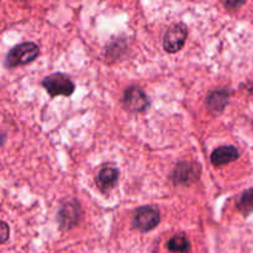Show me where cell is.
Returning <instances> with one entry per match:
<instances>
[{
  "instance_id": "cell-1",
  "label": "cell",
  "mask_w": 253,
  "mask_h": 253,
  "mask_svg": "<svg viewBox=\"0 0 253 253\" xmlns=\"http://www.w3.org/2000/svg\"><path fill=\"white\" fill-rule=\"evenodd\" d=\"M40 54V48L34 42H24L12 47L5 57V66L7 68H15L34 62Z\"/></svg>"
},
{
  "instance_id": "cell-2",
  "label": "cell",
  "mask_w": 253,
  "mask_h": 253,
  "mask_svg": "<svg viewBox=\"0 0 253 253\" xmlns=\"http://www.w3.org/2000/svg\"><path fill=\"white\" fill-rule=\"evenodd\" d=\"M42 85L51 96H69L73 94L76 88L73 81L63 73H53L47 76L42 82Z\"/></svg>"
},
{
  "instance_id": "cell-3",
  "label": "cell",
  "mask_w": 253,
  "mask_h": 253,
  "mask_svg": "<svg viewBox=\"0 0 253 253\" xmlns=\"http://www.w3.org/2000/svg\"><path fill=\"white\" fill-rule=\"evenodd\" d=\"M161 221L160 211L155 207H141L133 215L132 224L136 230L141 232H147L155 229Z\"/></svg>"
},
{
  "instance_id": "cell-4",
  "label": "cell",
  "mask_w": 253,
  "mask_h": 253,
  "mask_svg": "<svg viewBox=\"0 0 253 253\" xmlns=\"http://www.w3.org/2000/svg\"><path fill=\"white\" fill-rule=\"evenodd\" d=\"M187 27L182 24L172 25L163 36V48L168 53H175L183 48L187 40Z\"/></svg>"
},
{
  "instance_id": "cell-5",
  "label": "cell",
  "mask_w": 253,
  "mask_h": 253,
  "mask_svg": "<svg viewBox=\"0 0 253 253\" xmlns=\"http://www.w3.org/2000/svg\"><path fill=\"white\" fill-rule=\"evenodd\" d=\"M123 101L125 108L132 113H142L150 105V101H148L145 91L135 85L126 89Z\"/></svg>"
},
{
  "instance_id": "cell-6",
  "label": "cell",
  "mask_w": 253,
  "mask_h": 253,
  "mask_svg": "<svg viewBox=\"0 0 253 253\" xmlns=\"http://www.w3.org/2000/svg\"><path fill=\"white\" fill-rule=\"evenodd\" d=\"M57 216L62 229H71L81 219V205L76 200H69L59 208Z\"/></svg>"
},
{
  "instance_id": "cell-7",
  "label": "cell",
  "mask_w": 253,
  "mask_h": 253,
  "mask_svg": "<svg viewBox=\"0 0 253 253\" xmlns=\"http://www.w3.org/2000/svg\"><path fill=\"white\" fill-rule=\"evenodd\" d=\"M199 166L190 162H180L175 166V169L173 172V182L175 184H190L199 179Z\"/></svg>"
},
{
  "instance_id": "cell-8",
  "label": "cell",
  "mask_w": 253,
  "mask_h": 253,
  "mask_svg": "<svg viewBox=\"0 0 253 253\" xmlns=\"http://www.w3.org/2000/svg\"><path fill=\"white\" fill-rule=\"evenodd\" d=\"M240 157V152L235 146H221L211 153V163L215 167L231 163Z\"/></svg>"
},
{
  "instance_id": "cell-9",
  "label": "cell",
  "mask_w": 253,
  "mask_h": 253,
  "mask_svg": "<svg viewBox=\"0 0 253 253\" xmlns=\"http://www.w3.org/2000/svg\"><path fill=\"white\" fill-rule=\"evenodd\" d=\"M230 93L227 89L220 88L216 90L210 91L209 95L207 96V106L211 111H222L225 106L229 103Z\"/></svg>"
},
{
  "instance_id": "cell-10",
  "label": "cell",
  "mask_w": 253,
  "mask_h": 253,
  "mask_svg": "<svg viewBox=\"0 0 253 253\" xmlns=\"http://www.w3.org/2000/svg\"><path fill=\"white\" fill-rule=\"evenodd\" d=\"M119 178V170L115 167L106 166L100 169V172L96 175V184L101 190H109L115 187Z\"/></svg>"
},
{
  "instance_id": "cell-11",
  "label": "cell",
  "mask_w": 253,
  "mask_h": 253,
  "mask_svg": "<svg viewBox=\"0 0 253 253\" xmlns=\"http://www.w3.org/2000/svg\"><path fill=\"white\" fill-rule=\"evenodd\" d=\"M167 249L173 253H188L190 250V242L184 234H178L167 242Z\"/></svg>"
},
{
  "instance_id": "cell-12",
  "label": "cell",
  "mask_w": 253,
  "mask_h": 253,
  "mask_svg": "<svg viewBox=\"0 0 253 253\" xmlns=\"http://www.w3.org/2000/svg\"><path fill=\"white\" fill-rule=\"evenodd\" d=\"M237 209L244 215H250L253 212V188L245 192L237 200Z\"/></svg>"
},
{
  "instance_id": "cell-13",
  "label": "cell",
  "mask_w": 253,
  "mask_h": 253,
  "mask_svg": "<svg viewBox=\"0 0 253 253\" xmlns=\"http://www.w3.org/2000/svg\"><path fill=\"white\" fill-rule=\"evenodd\" d=\"M9 232H10V229L9 226H7L6 222L2 221L1 222V227H0V237H1V244H4V242H6V240L9 239Z\"/></svg>"
},
{
  "instance_id": "cell-14",
  "label": "cell",
  "mask_w": 253,
  "mask_h": 253,
  "mask_svg": "<svg viewBox=\"0 0 253 253\" xmlns=\"http://www.w3.org/2000/svg\"><path fill=\"white\" fill-rule=\"evenodd\" d=\"M245 2L244 1H240V2H237V1H227V2H225V6L227 7V9H230V10H232V7H234V9H236V7H240L241 6V5H244Z\"/></svg>"
}]
</instances>
